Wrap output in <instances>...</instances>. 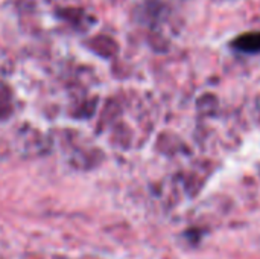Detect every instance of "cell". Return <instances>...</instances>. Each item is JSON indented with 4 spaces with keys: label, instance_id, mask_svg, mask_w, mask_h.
I'll use <instances>...</instances> for the list:
<instances>
[{
    "label": "cell",
    "instance_id": "obj_1",
    "mask_svg": "<svg viewBox=\"0 0 260 259\" xmlns=\"http://www.w3.org/2000/svg\"><path fill=\"white\" fill-rule=\"evenodd\" d=\"M232 47L241 53L257 55V53H260V31L247 32V34L236 37L232 41Z\"/></svg>",
    "mask_w": 260,
    "mask_h": 259
}]
</instances>
